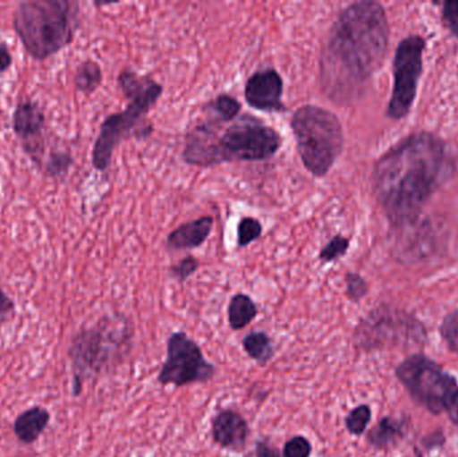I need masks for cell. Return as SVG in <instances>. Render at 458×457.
Listing matches in <instances>:
<instances>
[{"mask_svg":"<svg viewBox=\"0 0 458 457\" xmlns=\"http://www.w3.org/2000/svg\"><path fill=\"white\" fill-rule=\"evenodd\" d=\"M13 63V55L4 43H0V72H7Z\"/></svg>","mask_w":458,"mask_h":457,"instance_id":"4dcf8cb0","label":"cell"},{"mask_svg":"<svg viewBox=\"0 0 458 457\" xmlns=\"http://www.w3.org/2000/svg\"><path fill=\"white\" fill-rule=\"evenodd\" d=\"M403 435V424L392 418L379 421L376 428L368 435V442L377 448H386L394 444Z\"/></svg>","mask_w":458,"mask_h":457,"instance_id":"d6986e66","label":"cell"},{"mask_svg":"<svg viewBox=\"0 0 458 457\" xmlns=\"http://www.w3.org/2000/svg\"><path fill=\"white\" fill-rule=\"evenodd\" d=\"M389 21L377 2L347 5L334 21L323 45L319 83L333 101L346 102L381 69L389 48Z\"/></svg>","mask_w":458,"mask_h":457,"instance_id":"6da1fadb","label":"cell"},{"mask_svg":"<svg viewBox=\"0 0 458 457\" xmlns=\"http://www.w3.org/2000/svg\"><path fill=\"white\" fill-rule=\"evenodd\" d=\"M445 142L429 131L406 137L373 169V192L394 227L416 222L425 204L454 172Z\"/></svg>","mask_w":458,"mask_h":457,"instance_id":"7a4b0ae2","label":"cell"},{"mask_svg":"<svg viewBox=\"0 0 458 457\" xmlns=\"http://www.w3.org/2000/svg\"><path fill=\"white\" fill-rule=\"evenodd\" d=\"M102 82V70L97 62L88 59L78 66L74 74L75 89L81 93L91 94Z\"/></svg>","mask_w":458,"mask_h":457,"instance_id":"ffe728a7","label":"cell"},{"mask_svg":"<svg viewBox=\"0 0 458 457\" xmlns=\"http://www.w3.org/2000/svg\"><path fill=\"white\" fill-rule=\"evenodd\" d=\"M214 225L215 220L212 216H201L192 222L185 223L169 233L166 246L174 251L199 249L211 235Z\"/></svg>","mask_w":458,"mask_h":457,"instance_id":"5bb4252c","label":"cell"},{"mask_svg":"<svg viewBox=\"0 0 458 457\" xmlns=\"http://www.w3.org/2000/svg\"><path fill=\"white\" fill-rule=\"evenodd\" d=\"M118 85L128 98V106L123 112L110 114L102 123L91 153V161L97 171L109 168L113 153L123 140L137 131L139 136L144 137L152 133V125H145V118L164 93V88L157 80L129 69L121 72Z\"/></svg>","mask_w":458,"mask_h":457,"instance_id":"277c9868","label":"cell"},{"mask_svg":"<svg viewBox=\"0 0 458 457\" xmlns=\"http://www.w3.org/2000/svg\"><path fill=\"white\" fill-rule=\"evenodd\" d=\"M263 233V225L255 217H242L237 225V246L247 247L258 241Z\"/></svg>","mask_w":458,"mask_h":457,"instance_id":"44dd1931","label":"cell"},{"mask_svg":"<svg viewBox=\"0 0 458 457\" xmlns=\"http://www.w3.org/2000/svg\"><path fill=\"white\" fill-rule=\"evenodd\" d=\"M43 126L45 114L39 105L32 101H23L16 106L13 115V131L23 141L24 149L31 157L35 156L37 141L42 137Z\"/></svg>","mask_w":458,"mask_h":457,"instance_id":"4fadbf2b","label":"cell"},{"mask_svg":"<svg viewBox=\"0 0 458 457\" xmlns=\"http://www.w3.org/2000/svg\"><path fill=\"white\" fill-rule=\"evenodd\" d=\"M242 348L248 357L253 360L259 367L268 364L275 353L271 338L264 332H252L245 335L242 340Z\"/></svg>","mask_w":458,"mask_h":457,"instance_id":"e0dca14e","label":"cell"},{"mask_svg":"<svg viewBox=\"0 0 458 457\" xmlns=\"http://www.w3.org/2000/svg\"><path fill=\"white\" fill-rule=\"evenodd\" d=\"M443 19L446 29L452 32L454 37L458 38V2L456 0L444 3Z\"/></svg>","mask_w":458,"mask_h":457,"instance_id":"f1b7e54d","label":"cell"},{"mask_svg":"<svg viewBox=\"0 0 458 457\" xmlns=\"http://www.w3.org/2000/svg\"><path fill=\"white\" fill-rule=\"evenodd\" d=\"M283 78L275 69L253 72L245 83V101L261 112L282 113L287 110L283 102Z\"/></svg>","mask_w":458,"mask_h":457,"instance_id":"8fae6325","label":"cell"},{"mask_svg":"<svg viewBox=\"0 0 458 457\" xmlns=\"http://www.w3.org/2000/svg\"><path fill=\"white\" fill-rule=\"evenodd\" d=\"M250 426L240 413L232 410H220L212 420L214 442L225 450L240 453L247 445Z\"/></svg>","mask_w":458,"mask_h":457,"instance_id":"7c38bea8","label":"cell"},{"mask_svg":"<svg viewBox=\"0 0 458 457\" xmlns=\"http://www.w3.org/2000/svg\"><path fill=\"white\" fill-rule=\"evenodd\" d=\"M216 375V367L207 361L198 343L187 333L176 332L166 343V359L158 373L157 381L163 386L176 388L207 383Z\"/></svg>","mask_w":458,"mask_h":457,"instance_id":"9c48e42d","label":"cell"},{"mask_svg":"<svg viewBox=\"0 0 458 457\" xmlns=\"http://www.w3.org/2000/svg\"><path fill=\"white\" fill-rule=\"evenodd\" d=\"M206 110L208 112L209 121L225 125L236 120L237 115L242 112V105L234 97L220 94L208 102Z\"/></svg>","mask_w":458,"mask_h":457,"instance_id":"ac0fdd59","label":"cell"},{"mask_svg":"<svg viewBox=\"0 0 458 457\" xmlns=\"http://www.w3.org/2000/svg\"><path fill=\"white\" fill-rule=\"evenodd\" d=\"M369 286L360 274H346V295L352 302H360L368 295Z\"/></svg>","mask_w":458,"mask_h":457,"instance_id":"d4e9b609","label":"cell"},{"mask_svg":"<svg viewBox=\"0 0 458 457\" xmlns=\"http://www.w3.org/2000/svg\"><path fill=\"white\" fill-rule=\"evenodd\" d=\"M416 455H417V457H422L421 453H420L419 451H416Z\"/></svg>","mask_w":458,"mask_h":457,"instance_id":"d6a6232c","label":"cell"},{"mask_svg":"<svg viewBox=\"0 0 458 457\" xmlns=\"http://www.w3.org/2000/svg\"><path fill=\"white\" fill-rule=\"evenodd\" d=\"M78 27L77 3L69 0H27L13 13V29L24 50L45 61L74 39Z\"/></svg>","mask_w":458,"mask_h":457,"instance_id":"5b68a950","label":"cell"},{"mask_svg":"<svg viewBox=\"0 0 458 457\" xmlns=\"http://www.w3.org/2000/svg\"><path fill=\"white\" fill-rule=\"evenodd\" d=\"M50 419V413L45 408H30L16 418L13 432L21 443L31 444L47 428Z\"/></svg>","mask_w":458,"mask_h":457,"instance_id":"9a60e30c","label":"cell"},{"mask_svg":"<svg viewBox=\"0 0 458 457\" xmlns=\"http://www.w3.org/2000/svg\"><path fill=\"white\" fill-rule=\"evenodd\" d=\"M258 316V306L247 294L233 295L228 305V322L232 330H242Z\"/></svg>","mask_w":458,"mask_h":457,"instance_id":"2e32d148","label":"cell"},{"mask_svg":"<svg viewBox=\"0 0 458 457\" xmlns=\"http://www.w3.org/2000/svg\"><path fill=\"white\" fill-rule=\"evenodd\" d=\"M290 123L304 168L314 177H325L344 152L341 121L325 107L303 105L293 112Z\"/></svg>","mask_w":458,"mask_h":457,"instance_id":"52a82bcc","label":"cell"},{"mask_svg":"<svg viewBox=\"0 0 458 457\" xmlns=\"http://www.w3.org/2000/svg\"><path fill=\"white\" fill-rule=\"evenodd\" d=\"M441 334L449 349L458 356V310L449 314L441 325Z\"/></svg>","mask_w":458,"mask_h":457,"instance_id":"484cf974","label":"cell"},{"mask_svg":"<svg viewBox=\"0 0 458 457\" xmlns=\"http://www.w3.org/2000/svg\"><path fill=\"white\" fill-rule=\"evenodd\" d=\"M425 39L420 35L405 38L398 45L393 62L392 98L387 107V117L392 120H403L409 114L414 99H416L417 86L422 74V55H424Z\"/></svg>","mask_w":458,"mask_h":457,"instance_id":"30bf717a","label":"cell"},{"mask_svg":"<svg viewBox=\"0 0 458 457\" xmlns=\"http://www.w3.org/2000/svg\"><path fill=\"white\" fill-rule=\"evenodd\" d=\"M312 445L304 436H293L283 447V457H310Z\"/></svg>","mask_w":458,"mask_h":457,"instance_id":"4316f807","label":"cell"},{"mask_svg":"<svg viewBox=\"0 0 458 457\" xmlns=\"http://www.w3.org/2000/svg\"><path fill=\"white\" fill-rule=\"evenodd\" d=\"M350 249V239L344 235H335L319 252V260L323 263L335 262L346 255Z\"/></svg>","mask_w":458,"mask_h":457,"instance_id":"cb8c5ba5","label":"cell"},{"mask_svg":"<svg viewBox=\"0 0 458 457\" xmlns=\"http://www.w3.org/2000/svg\"><path fill=\"white\" fill-rule=\"evenodd\" d=\"M133 334L129 319L117 316L106 317L75 335L70 348L75 396L81 394L83 381L117 367L131 353Z\"/></svg>","mask_w":458,"mask_h":457,"instance_id":"8992f818","label":"cell"},{"mask_svg":"<svg viewBox=\"0 0 458 457\" xmlns=\"http://www.w3.org/2000/svg\"><path fill=\"white\" fill-rule=\"evenodd\" d=\"M13 300H11L4 292H0V316L8 313V311L13 310Z\"/></svg>","mask_w":458,"mask_h":457,"instance_id":"1f68e13d","label":"cell"},{"mask_svg":"<svg viewBox=\"0 0 458 457\" xmlns=\"http://www.w3.org/2000/svg\"><path fill=\"white\" fill-rule=\"evenodd\" d=\"M74 165V158L66 152H53L45 165L46 174L53 179H62Z\"/></svg>","mask_w":458,"mask_h":457,"instance_id":"7402d4cb","label":"cell"},{"mask_svg":"<svg viewBox=\"0 0 458 457\" xmlns=\"http://www.w3.org/2000/svg\"><path fill=\"white\" fill-rule=\"evenodd\" d=\"M371 420V410L368 405H360L354 408L349 415L346 416V429L354 436H360L368 428Z\"/></svg>","mask_w":458,"mask_h":457,"instance_id":"603a6c76","label":"cell"},{"mask_svg":"<svg viewBox=\"0 0 458 457\" xmlns=\"http://www.w3.org/2000/svg\"><path fill=\"white\" fill-rule=\"evenodd\" d=\"M199 267H200V262L192 255H188L187 258L180 260L177 265L172 266L171 274L180 282H185L199 270Z\"/></svg>","mask_w":458,"mask_h":457,"instance_id":"83f0119b","label":"cell"},{"mask_svg":"<svg viewBox=\"0 0 458 457\" xmlns=\"http://www.w3.org/2000/svg\"><path fill=\"white\" fill-rule=\"evenodd\" d=\"M255 456L283 457L282 455H280V453L279 451H277V448H275L274 445L269 444V443L266 442V440H260V442H258V444H256Z\"/></svg>","mask_w":458,"mask_h":457,"instance_id":"f546056e","label":"cell"},{"mask_svg":"<svg viewBox=\"0 0 458 457\" xmlns=\"http://www.w3.org/2000/svg\"><path fill=\"white\" fill-rule=\"evenodd\" d=\"M206 121L185 137L182 158L200 168H211L234 161H263L276 155L282 137L272 126L252 115L232 121L228 128Z\"/></svg>","mask_w":458,"mask_h":457,"instance_id":"3957f363","label":"cell"},{"mask_svg":"<svg viewBox=\"0 0 458 457\" xmlns=\"http://www.w3.org/2000/svg\"><path fill=\"white\" fill-rule=\"evenodd\" d=\"M398 380L408 389L417 404L435 415L448 413L458 426V384L432 360L425 356L409 357L397 368Z\"/></svg>","mask_w":458,"mask_h":457,"instance_id":"ba28073f","label":"cell"}]
</instances>
